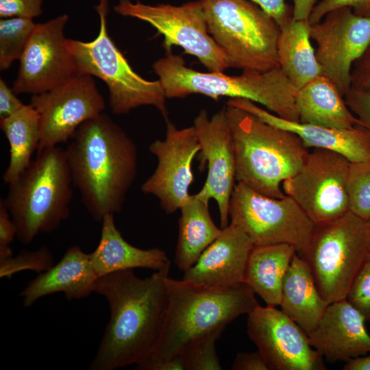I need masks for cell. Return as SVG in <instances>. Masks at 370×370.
<instances>
[{
    "mask_svg": "<svg viewBox=\"0 0 370 370\" xmlns=\"http://www.w3.org/2000/svg\"><path fill=\"white\" fill-rule=\"evenodd\" d=\"M365 318L344 299L328 305L308 334L310 345L328 362H347L370 353Z\"/></svg>",
    "mask_w": 370,
    "mask_h": 370,
    "instance_id": "obj_19",
    "label": "cell"
},
{
    "mask_svg": "<svg viewBox=\"0 0 370 370\" xmlns=\"http://www.w3.org/2000/svg\"><path fill=\"white\" fill-rule=\"evenodd\" d=\"M116 13L148 23L164 36V47L173 45L195 56L209 71L224 72L230 68L223 51L208 32L201 2L190 1L180 6L169 4L150 5L121 0Z\"/></svg>",
    "mask_w": 370,
    "mask_h": 370,
    "instance_id": "obj_11",
    "label": "cell"
},
{
    "mask_svg": "<svg viewBox=\"0 0 370 370\" xmlns=\"http://www.w3.org/2000/svg\"><path fill=\"white\" fill-rule=\"evenodd\" d=\"M101 223L99 244L90 254L98 277L136 268L158 271L170 266L165 251L160 248L143 249L127 243L116 227L114 214L106 215Z\"/></svg>",
    "mask_w": 370,
    "mask_h": 370,
    "instance_id": "obj_23",
    "label": "cell"
},
{
    "mask_svg": "<svg viewBox=\"0 0 370 370\" xmlns=\"http://www.w3.org/2000/svg\"><path fill=\"white\" fill-rule=\"evenodd\" d=\"M341 7L351 8L356 14L365 16L370 9V0H321L314 7L308 21L311 25L318 23L327 13Z\"/></svg>",
    "mask_w": 370,
    "mask_h": 370,
    "instance_id": "obj_35",
    "label": "cell"
},
{
    "mask_svg": "<svg viewBox=\"0 0 370 370\" xmlns=\"http://www.w3.org/2000/svg\"><path fill=\"white\" fill-rule=\"evenodd\" d=\"M344 99L361 125L370 132V88L352 87L344 95Z\"/></svg>",
    "mask_w": 370,
    "mask_h": 370,
    "instance_id": "obj_36",
    "label": "cell"
},
{
    "mask_svg": "<svg viewBox=\"0 0 370 370\" xmlns=\"http://www.w3.org/2000/svg\"><path fill=\"white\" fill-rule=\"evenodd\" d=\"M166 122L165 138L157 139L149 147L157 159L152 175L142 184L141 190L156 197L166 214L179 210L190 195L194 180L192 164L200 147L193 126L178 129Z\"/></svg>",
    "mask_w": 370,
    "mask_h": 370,
    "instance_id": "obj_17",
    "label": "cell"
},
{
    "mask_svg": "<svg viewBox=\"0 0 370 370\" xmlns=\"http://www.w3.org/2000/svg\"><path fill=\"white\" fill-rule=\"evenodd\" d=\"M208 203L196 193L190 195L180 208L175 263L183 272L196 262L222 232L210 216Z\"/></svg>",
    "mask_w": 370,
    "mask_h": 370,
    "instance_id": "obj_27",
    "label": "cell"
},
{
    "mask_svg": "<svg viewBox=\"0 0 370 370\" xmlns=\"http://www.w3.org/2000/svg\"><path fill=\"white\" fill-rule=\"evenodd\" d=\"M166 98L201 94L218 101L221 97L244 99L265 107L284 119L299 121L295 97L297 88L280 66L266 71L244 70L236 76L223 72H199L184 59L167 51L153 64Z\"/></svg>",
    "mask_w": 370,
    "mask_h": 370,
    "instance_id": "obj_5",
    "label": "cell"
},
{
    "mask_svg": "<svg viewBox=\"0 0 370 370\" xmlns=\"http://www.w3.org/2000/svg\"><path fill=\"white\" fill-rule=\"evenodd\" d=\"M350 161L325 149L310 151L302 168L282 183L292 197L317 225L334 220L349 210L347 181Z\"/></svg>",
    "mask_w": 370,
    "mask_h": 370,
    "instance_id": "obj_12",
    "label": "cell"
},
{
    "mask_svg": "<svg viewBox=\"0 0 370 370\" xmlns=\"http://www.w3.org/2000/svg\"><path fill=\"white\" fill-rule=\"evenodd\" d=\"M299 122L336 129L361 125L334 82L320 75L297 89Z\"/></svg>",
    "mask_w": 370,
    "mask_h": 370,
    "instance_id": "obj_24",
    "label": "cell"
},
{
    "mask_svg": "<svg viewBox=\"0 0 370 370\" xmlns=\"http://www.w3.org/2000/svg\"><path fill=\"white\" fill-rule=\"evenodd\" d=\"M254 245L237 225L230 223L184 272L183 279L209 287H227L244 282L245 268Z\"/></svg>",
    "mask_w": 370,
    "mask_h": 370,
    "instance_id": "obj_20",
    "label": "cell"
},
{
    "mask_svg": "<svg viewBox=\"0 0 370 370\" xmlns=\"http://www.w3.org/2000/svg\"><path fill=\"white\" fill-rule=\"evenodd\" d=\"M310 38L317 44L321 75L344 96L352 88L354 64L370 45V17L349 7L333 10L310 25Z\"/></svg>",
    "mask_w": 370,
    "mask_h": 370,
    "instance_id": "obj_14",
    "label": "cell"
},
{
    "mask_svg": "<svg viewBox=\"0 0 370 370\" xmlns=\"http://www.w3.org/2000/svg\"><path fill=\"white\" fill-rule=\"evenodd\" d=\"M247 334L271 370H324L308 334L282 310L259 304L247 314Z\"/></svg>",
    "mask_w": 370,
    "mask_h": 370,
    "instance_id": "obj_16",
    "label": "cell"
},
{
    "mask_svg": "<svg viewBox=\"0 0 370 370\" xmlns=\"http://www.w3.org/2000/svg\"><path fill=\"white\" fill-rule=\"evenodd\" d=\"M223 330H216L201 337L186 347L180 354L186 370H221L216 352L215 343Z\"/></svg>",
    "mask_w": 370,
    "mask_h": 370,
    "instance_id": "obj_32",
    "label": "cell"
},
{
    "mask_svg": "<svg viewBox=\"0 0 370 370\" xmlns=\"http://www.w3.org/2000/svg\"><path fill=\"white\" fill-rule=\"evenodd\" d=\"M365 16H367L370 17V9L369 10V11L366 13Z\"/></svg>",
    "mask_w": 370,
    "mask_h": 370,
    "instance_id": "obj_47",
    "label": "cell"
},
{
    "mask_svg": "<svg viewBox=\"0 0 370 370\" xmlns=\"http://www.w3.org/2000/svg\"><path fill=\"white\" fill-rule=\"evenodd\" d=\"M0 126L10 147L9 162L3 175L4 182L9 184L27 168L32 155L38 150L39 116L30 104H25L17 112L1 119Z\"/></svg>",
    "mask_w": 370,
    "mask_h": 370,
    "instance_id": "obj_29",
    "label": "cell"
},
{
    "mask_svg": "<svg viewBox=\"0 0 370 370\" xmlns=\"http://www.w3.org/2000/svg\"><path fill=\"white\" fill-rule=\"evenodd\" d=\"M92 77L79 71L64 84L32 95L29 104L40 121L37 151L66 142L82 123L103 112L105 101Z\"/></svg>",
    "mask_w": 370,
    "mask_h": 370,
    "instance_id": "obj_13",
    "label": "cell"
},
{
    "mask_svg": "<svg viewBox=\"0 0 370 370\" xmlns=\"http://www.w3.org/2000/svg\"><path fill=\"white\" fill-rule=\"evenodd\" d=\"M193 127L200 150L199 169L206 166L207 177L197 193L206 201L215 200L221 229L228 225L229 205L236 181L235 159L230 127L225 108L209 117L201 110L194 119Z\"/></svg>",
    "mask_w": 370,
    "mask_h": 370,
    "instance_id": "obj_18",
    "label": "cell"
},
{
    "mask_svg": "<svg viewBox=\"0 0 370 370\" xmlns=\"http://www.w3.org/2000/svg\"><path fill=\"white\" fill-rule=\"evenodd\" d=\"M230 223L254 246L288 244L298 254L306 248L315 225L290 196L273 198L237 182L229 205Z\"/></svg>",
    "mask_w": 370,
    "mask_h": 370,
    "instance_id": "obj_10",
    "label": "cell"
},
{
    "mask_svg": "<svg viewBox=\"0 0 370 370\" xmlns=\"http://www.w3.org/2000/svg\"><path fill=\"white\" fill-rule=\"evenodd\" d=\"M53 265V254L47 247L42 246L34 251L23 250L16 256L0 262V276L10 278L23 270L44 272Z\"/></svg>",
    "mask_w": 370,
    "mask_h": 370,
    "instance_id": "obj_33",
    "label": "cell"
},
{
    "mask_svg": "<svg viewBox=\"0 0 370 370\" xmlns=\"http://www.w3.org/2000/svg\"><path fill=\"white\" fill-rule=\"evenodd\" d=\"M273 18L279 27L293 17V8L286 0H250Z\"/></svg>",
    "mask_w": 370,
    "mask_h": 370,
    "instance_id": "obj_38",
    "label": "cell"
},
{
    "mask_svg": "<svg viewBox=\"0 0 370 370\" xmlns=\"http://www.w3.org/2000/svg\"><path fill=\"white\" fill-rule=\"evenodd\" d=\"M166 285L167 307L159 338L149 357L136 369L180 354L193 343L223 330L258 305L254 292L245 282L209 287L168 276Z\"/></svg>",
    "mask_w": 370,
    "mask_h": 370,
    "instance_id": "obj_3",
    "label": "cell"
},
{
    "mask_svg": "<svg viewBox=\"0 0 370 370\" xmlns=\"http://www.w3.org/2000/svg\"><path fill=\"white\" fill-rule=\"evenodd\" d=\"M16 93L0 79V120L7 118L20 110L25 104L17 98Z\"/></svg>",
    "mask_w": 370,
    "mask_h": 370,
    "instance_id": "obj_40",
    "label": "cell"
},
{
    "mask_svg": "<svg viewBox=\"0 0 370 370\" xmlns=\"http://www.w3.org/2000/svg\"><path fill=\"white\" fill-rule=\"evenodd\" d=\"M316 2L317 0H293V18L296 20H308Z\"/></svg>",
    "mask_w": 370,
    "mask_h": 370,
    "instance_id": "obj_44",
    "label": "cell"
},
{
    "mask_svg": "<svg viewBox=\"0 0 370 370\" xmlns=\"http://www.w3.org/2000/svg\"><path fill=\"white\" fill-rule=\"evenodd\" d=\"M328 304L319 292L308 265L296 253L284 279L281 310L308 334Z\"/></svg>",
    "mask_w": 370,
    "mask_h": 370,
    "instance_id": "obj_25",
    "label": "cell"
},
{
    "mask_svg": "<svg viewBox=\"0 0 370 370\" xmlns=\"http://www.w3.org/2000/svg\"><path fill=\"white\" fill-rule=\"evenodd\" d=\"M345 299L370 321V269L365 264L352 282Z\"/></svg>",
    "mask_w": 370,
    "mask_h": 370,
    "instance_id": "obj_34",
    "label": "cell"
},
{
    "mask_svg": "<svg viewBox=\"0 0 370 370\" xmlns=\"http://www.w3.org/2000/svg\"><path fill=\"white\" fill-rule=\"evenodd\" d=\"M209 34L223 51L230 68L266 71L279 66L280 27L247 0H199Z\"/></svg>",
    "mask_w": 370,
    "mask_h": 370,
    "instance_id": "obj_7",
    "label": "cell"
},
{
    "mask_svg": "<svg viewBox=\"0 0 370 370\" xmlns=\"http://www.w3.org/2000/svg\"><path fill=\"white\" fill-rule=\"evenodd\" d=\"M42 2L43 0H0V16L33 19L42 14Z\"/></svg>",
    "mask_w": 370,
    "mask_h": 370,
    "instance_id": "obj_37",
    "label": "cell"
},
{
    "mask_svg": "<svg viewBox=\"0 0 370 370\" xmlns=\"http://www.w3.org/2000/svg\"><path fill=\"white\" fill-rule=\"evenodd\" d=\"M351 74L352 87L370 88V45L354 64Z\"/></svg>",
    "mask_w": 370,
    "mask_h": 370,
    "instance_id": "obj_39",
    "label": "cell"
},
{
    "mask_svg": "<svg viewBox=\"0 0 370 370\" xmlns=\"http://www.w3.org/2000/svg\"><path fill=\"white\" fill-rule=\"evenodd\" d=\"M100 20L99 32L90 42L66 39L78 71L103 80L109 90V104L114 114H125L143 106L155 107L168 120L166 96L159 79L150 81L136 73L108 34V0L95 8Z\"/></svg>",
    "mask_w": 370,
    "mask_h": 370,
    "instance_id": "obj_9",
    "label": "cell"
},
{
    "mask_svg": "<svg viewBox=\"0 0 370 370\" xmlns=\"http://www.w3.org/2000/svg\"><path fill=\"white\" fill-rule=\"evenodd\" d=\"M227 105L245 110L271 125L296 134L308 148L334 151L351 162L370 161V132L361 125L336 129L290 121L244 99H230Z\"/></svg>",
    "mask_w": 370,
    "mask_h": 370,
    "instance_id": "obj_21",
    "label": "cell"
},
{
    "mask_svg": "<svg viewBox=\"0 0 370 370\" xmlns=\"http://www.w3.org/2000/svg\"><path fill=\"white\" fill-rule=\"evenodd\" d=\"M366 266H367L370 269V249L366 260V262L365 264Z\"/></svg>",
    "mask_w": 370,
    "mask_h": 370,
    "instance_id": "obj_46",
    "label": "cell"
},
{
    "mask_svg": "<svg viewBox=\"0 0 370 370\" xmlns=\"http://www.w3.org/2000/svg\"><path fill=\"white\" fill-rule=\"evenodd\" d=\"M98 278L90 254L73 245L56 264L30 281L20 295L25 307L57 293H63L68 300L79 299L95 292Z\"/></svg>",
    "mask_w": 370,
    "mask_h": 370,
    "instance_id": "obj_22",
    "label": "cell"
},
{
    "mask_svg": "<svg viewBox=\"0 0 370 370\" xmlns=\"http://www.w3.org/2000/svg\"><path fill=\"white\" fill-rule=\"evenodd\" d=\"M367 223H368V225H369V229H370V219L369 221H367Z\"/></svg>",
    "mask_w": 370,
    "mask_h": 370,
    "instance_id": "obj_48",
    "label": "cell"
},
{
    "mask_svg": "<svg viewBox=\"0 0 370 370\" xmlns=\"http://www.w3.org/2000/svg\"><path fill=\"white\" fill-rule=\"evenodd\" d=\"M1 198L17 228V239L31 243L39 234L58 229L70 215L73 184L64 150L37 151L27 168Z\"/></svg>",
    "mask_w": 370,
    "mask_h": 370,
    "instance_id": "obj_6",
    "label": "cell"
},
{
    "mask_svg": "<svg viewBox=\"0 0 370 370\" xmlns=\"http://www.w3.org/2000/svg\"><path fill=\"white\" fill-rule=\"evenodd\" d=\"M233 370H269L263 358L256 352L238 353L231 367Z\"/></svg>",
    "mask_w": 370,
    "mask_h": 370,
    "instance_id": "obj_41",
    "label": "cell"
},
{
    "mask_svg": "<svg viewBox=\"0 0 370 370\" xmlns=\"http://www.w3.org/2000/svg\"><path fill=\"white\" fill-rule=\"evenodd\" d=\"M64 152L73 186L92 218L101 222L120 212L137 173L130 137L102 112L77 129Z\"/></svg>",
    "mask_w": 370,
    "mask_h": 370,
    "instance_id": "obj_2",
    "label": "cell"
},
{
    "mask_svg": "<svg viewBox=\"0 0 370 370\" xmlns=\"http://www.w3.org/2000/svg\"><path fill=\"white\" fill-rule=\"evenodd\" d=\"M297 253L288 244L254 246L246 265L244 282L267 306H280L284 277Z\"/></svg>",
    "mask_w": 370,
    "mask_h": 370,
    "instance_id": "obj_26",
    "label": "cell"
},
{
    "mask_svg": "<svg viewBox=\"0 0 370 370\" xmlns=\"http://www.w3.org/2000/svg\"><path fill=\"white\" fill-rule=\"evenodd\" d=\"M170 266L140 278L133 269L99 277L95 292L108 301L110 317L90 370L143 363L159 338L167 307Z\"/></svg>",
    "mask_w": 370,
    "mask_h": 370,
    "instance_id": "obj_1",
    "label": "cell"
},
{
    "mask_svg": "<svg viewBox=\"0 0 370 370\" xmlns=\"http://www.w3.org/2000/svg\"><path fill=\"white\" fill-rule=\"evenodd\" d=\"M68 20V15L62 14L36 24L19 60L12 86L16 95L46 92L64 84L79 72L64 36Z\"/></svg>",
    "mask_w": 370,
    "mask_h": 370,
    "instance_id": "obj_15",
    "label": "cell"
},
{
    "mask_svg": "<svg viewBox=\"0 0 370 370\" xmlns=\"http://www.w3.org/2000/svg\"><path fill=\"white\" fill-rule=\"evenodd\" d=\"M141 370H186L185 362L180 355L170 359L148 364Z\"/></svg>",
    "mask_w": 370,
    "mask_h": 370,
    "instance_id": "obj_43",
    "label": "cell"
},
{
    "mask_svg": "<svg viewBox=\"0 0 370 370\" xmlns=\"http://www.w3.org/2000/svg\"><path fill=\"white\" fill-rule=\"evenodd\" d=\"M36 26L32 18L12 17L0 20V70L8 69L20 60Z\"/></svg>",
    "mask_w": 370,
    "mask_h": 370,
    "instance_id": "obj_30",
    "label": "cell"
},
{
    "mask_svg": "<svg viewBox=\"0 0 370 370\" xmlns=\"http://www.w3.org/2000/svg\"><path fill=\"white\" fill-rule=\"evenodd\" d=\"M310 25L308 20L292 17L280 27L277 42L279 66L297 89L321 75L310 41Z\"/></svg>",
    "mask_w": 370,
    "mask_h": 370,
    "instance_id": "obj_28",
    "label": "cell"
},
{
    "mask_svg": "<svg viewBox=\"0 0 370 370\" xmlns=\"http://www.w3.org/2000/svg\"><path fill=\"white\" fill-rule=\"evenodd\" d=\"M344 370H370V355L358 357L346 362Z\"/></svg>",
    "mask_w": 370,
    "mask_h": 370,
    "instance_id": "obj_45",
    "label": "cell"
},
{
    "mask_svg": "<svg viewBox=\"0 0 370 370\" xmlns=\"http://www.w3.org/2000/svg\"><path fill=\"white\" fill-rule=\"evenodd\" d=\"M236 181L267 197L282 198V183L304 166L308 148L296 134L227 105Z\"/></svg>",
    "mask_w": 370,
    "mask_h": 370,
    "instance_id": "obj_4",
    "label": "cell"
},
{
    "mask_svg": "<svg viewBox=\"0 0 370 370\" xmlns=\"http://www.w3.org/2000/svg\"><path fill=\"white\" fill-rule=\"evenodd\" d=\"M16 235V226L0 199V247L10 246Z\"/></svg>",
    "mask_w": 370,
    "mask_h": 370,
    "instance_id": "obj_42",
    "label": "cell"
},
{
    "mask_svg": "<svg viewBox=\"0 0 370 370\" xmlns=\"http://www.w3.org/2000/svg\"><path fill=\"white\" fill-rule=\"evenodd\" d=\"M347 190L349 210L360 218L370 219V161L351 162Z\"/></svg>",
    "mask_w": 370,
    "mask_h": 370,
    "instance_id": "obj_31",
    "label": "cell"
},
{
    "mask_svg": "<svg viewBox=\"0 0 370 370\" xmlns=\"http://www.w3.org/2000/svg\"><path fill=\"white\" fill-rule=\"evenodd\" d=\"M369 249L367 221L349 210L315 225L306 248L299 255L308 265L321 295L330 304L345 299Z\"/></svg>",
    "mask_w": 370,
    "mask_h": 370,
    "instance_id": "obj_8",
    "label": "cell"
}]
</instances>
